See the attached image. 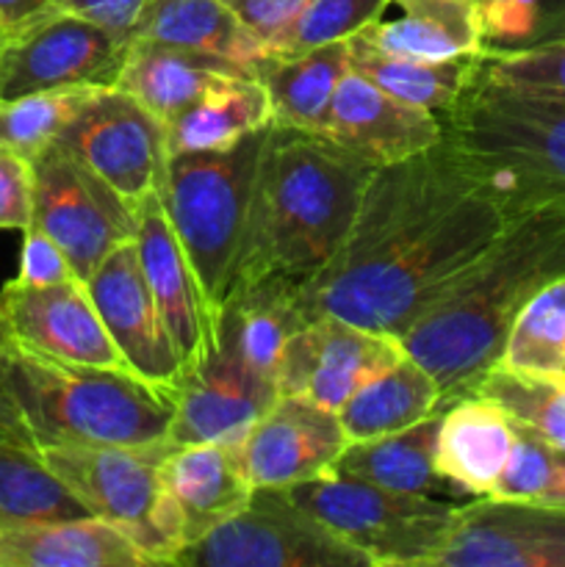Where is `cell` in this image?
<instances>
[{
	"mask_svg": "<svg viewBox=\"0 0 565 567\" xmlns=\"http://www.w3.org/2000/svg\"><path fill=\"white\" fill-rule=\"evenodd\" d=\"M9 437H17V441H33L25 421H22L20 408H17L14 399H11V393L0 391V441H9Z\"/></svg>",
	"mask_w": 565,
	"mask_h": 567,
	"instance_id": "obj_45",
	"label": "cell"
},
{
	"mask_svg": "<svg viewBox=\"0 0 565 567\" xmlns=\"http://www.w3.org/2000/svg\"><path fill=\"white\" fill-rule=\"evenodd\" d=\"M404 358L399 338L380 336L358 324L319 316L299 327L277 360L280 396H305L341 410L355 391Z\"/></svg>",
	"mask_w": 565,
	"mask_h": 567,
	"instance_id": "obj_14",
	"label": "cell"
},
{
	"mask_svg": "<svg viewBox=\"0 0 565 567\" xmlns=\"http://www.w3.org/2000/svg\"><path fill=\"white\" fill-rule=\"evenodd\" d=\"M499 363L532 374H565V275L537 288L518 310Z\"/></svg>",
	"mask_w": 565,
	"mask_h": 567,
	"instance_id": "obj_34",
	"label": "cell"
},
{
	"mask_svg": "<svg viewBox=\"0 0 565 567\" xmlns=\"http://www.w3.org/2000/svg\"><path fill=\"white\" fill-rule=\"evenodd\" d=\"M6 44V37H3V31H0V48H3Z\"/></svg>",
	"mask_w": 565,
	"mask_h": 567,
	"instance_id": "obj_48",
	"label": "cell"
},
{
	"mask_svg": "<svg viewBox=\"0 0 565 567\" xmlns=\"http://www.w3.org/2000/svg\"><path fill=\"white\" fill-rule=\"evenodd\" d=\"M86 515V507L48 468L37 443L0 441V529Z\"/></svg>",
	"mask_w": 565,
	"mask_h": 567,
	"instance_id": "obj_32",
	"label": "cell"
},
{
	"mask_svg": "<svg viewBox=\"0 0 565 567\" xmlns=\"http://www.w3.org/2000/svg\"><path fill=\"white\" fill-rule=\"evenodd\" d=\"M557 454V446L537 437L535 432L521 430L518 426L513 452H510L507 463H504L502 474H499L496 485H493L491 498H504V502H541L554 480Z\"/></svg>",
	"mask_w": 565,
	"mask_h": 567,
	"instance_id": "obj_39",
	"label": "cell"
},
{
	"mask_svg": "<svg viewBox=\"0 0 565 567\" xmlns=\"http://www.w3.org/2000/svg\"><path fill=\"white\" fill-rule=\"evenodd\" d=\"M374 172L319 133L271 125L227 299L253 288L299 297L347 241Z\"/></svg>",
	"mask_w": 565,
	"mask_h": 567,
	"instance_id": "obj_2",
	"label": "cell"
},
{
	"mask_svg": "<svg viewBox=\"0 0 565 567\" xmlns=\"http://www.w3.org/2000/svg\"><path fill=\"white\" fill-rule=\"evenodd\" d=\"M25 238H22V252H20V271L14 280L25 282V286H55L75 277L70 260L61 252L59 244L42 233L39 227H28Z\"/></svg>",
	"mask_w": 565,
	"mask_h": 567,
	"instance_id": "obj_41",
	"label": "cell"
},
{
	"mask_svg": "<svg viewBox=\"0 0 565 567\" xmlns=\"http://www.w3.org/2000/svg\"><path fill=\"white\" fill-rule=\"evenodd\" d=\"M288 496L369 557L371 567H435L460 507L430 493H399L341 474L286 487Z\"/></svg>",
	"mask_w": 565,
	"mask_h": 567,
	"instance_id": "obj_8",
	"label": "cell"
},
{
	"mask_svg": "<svg viewBox=\"0 0 565 567\" xmlns=\"http://www.w3.org/2000/svg\"><path fill=\"white\" fill-rule=\"evenodd\" d=\"M565 275V203L507 219L441 299L404 332V352L438 382L443 408L471 396L499 363L518 310Z\"/></svg>",
	"mask_w": 565,
	"mask_h": 567,
	"instance_id": "obj_3",
	"label": "cell"
},
{
	"mask_svg": "<svg viewBox=\"0 0 565 567\" xmlns=\"http://www.w3.org/2000/svg\"><path fill=\"white\" fill-rule=\"evenodd\" d=\"M435 567H565V507L476 496Z\"/></svg>",
	"mask_w": 565,
	"mask_h": 567,
	"instance_id": "obj_17",
	"label": "cell"
},
{
	"mask_svg": "<svg viewBox=\"0 0 565 567\" xmlns=\"http://www.w3.org/2000/svg\"><path fill=\"white\" fill-rule=\"evenodd\" d=\"M485 55H465V59H413V55L388 53L369 39L355 33L349 39V66L369 78L393 97L410 105L432 111L435 116H446L465 89L476 81Z\"/></svg>",
	"mask_w": 565,
	"mask_h": 567,
	"instance_id": "obj_27",
	"label": "cell"
},
{
	"mask_svg": "<svg viewBox=\"0 0 565 567\" xmlns=\"http://www.w3.org/2000/svg\"><path fill=\"white\" fill-rule=\"evenodd\" d=\"M485 55L518 53L565 39V0H482Z\"/></svg>",
	"mask_w": 565,
	"mask_h": 567,
	"instance_id": "obj_36",
	"label": "cell"
},
{
	"mask_svg": "<svg viewBox=\"0 0 565 567\" xmlns=\"http://www.w3.org/2000/svg\"><path fill=\"white\" fill-rule=\"evenodd\" d=\"M97 92L92 86H61L0 100V142L33 161L59 142Z\"/></svg>",
	"mask_w": 565,
	"mask_h": 567,
	"instance_id": "obj_35",
	"label": "cell"
},
{
	"mask_svg": "<svg viewBox=\"0 0 565 567\" xmlns=\"http://www.w3.org/2000/svg\"><path fill=\"white\" fill-rule=\"evenodd\" d=\"M504 225V210L443 136L371 175L347 241L299 305L308 321L336 316L402 338Z\"/></svg>",
	"mask_w": 565,
	"mask_h": 567,
	"instance_id": "obj_1",
	"label": "cell"
},
{
	"mask_svg": "<svg viewBox=\"0 0 565 567\" xmlns=\"http://www.w3.org/2000/svg\"><path fill=\"white\" fill-rule=\"evenodd\" d=\"M33 227L48 233L81 282L114 249L136 238V205L89 169L83 161L50 144L33 158Z\"/></svg>",
	"mask_w": 565,
	"mask_h": 567,
	"instance_id": "obj_10",
	"label": "cell"
},
{
	"mask_svg": "<svg viewBox=\"0 0 565 567\" xmlns=\"http://www.w3.org/2000/svg\"><path fill=\"white\" fill-rule=\"evenodd\" d=\"M441 410L443 399L438 382L424 365H419L404 352V358L397 360L391 369L355 391L338 410V419L349 443H355L410 430Z\"/></svg>",
	"mask_w": 565,
	"mask_h": 567,
	"instance_id": "obj_29",
	"label": "cell"
},
{
	"mask_svg": "<svg viewBox=\"0 0 565 567\" xmlns=\"http://www.w3.org/2000/svg\"><path fill=\"white\" fill-rule=\"evenodd\" d=\"M438 424L441 413L393 435L349 443L330 474L352 476L399 493H432L441 485L435 471Z\"/></svg>",
	"mask_w": 565,
	"mask_h": 567,
	"instance_id": "obj_31",
	"label": "cell"
},
{
	"mask_svg": "<svg viewBox=\"0 0 565 567\" xmlns=\"http://www.w3.org/2000/svg\"><path fill=\"white\" fill-rule=\"evenodd\" d=\"M347 72L349 39L277 61L260 78L271 100V125L321 136L338 83Z\"/></svg>",
	"mask_w": 565,
	"mask_h": 567,
	"instance_id": "obj_30",
	"label": "cell"
},
{
	"mask_svg": "<svg viewBox=\"0 0 565 567\" xmlns=\"http://www.w3.org/2000/svg\"><path fill=\"white\" fill-rule=\"evenodd\" d=\"M474 393L499 404L521 430L565 452V374H532L496 363Z\"/></svg>",
	"mask_w": 565,
	"mask_h": 567,
	"instance_id": "obj_33",
	"label": "cell"
},
{
	"mask_svg": "<svg viewBox=\"0 0 565 567\" xmlns=\"http://www.w3.org/2000/svg\"><path fill=\"white\" fill-rule=\"evenodd\" d=\"M136 214L138 227L133 241H136L138 264L188 374L203 360H208L219 343V310L205 293L188 255L183 252L158 194H150Z\"/></svg>",
	"mask_w": 565,
	"mask_h": 567,
	"instance_id": "obj_16",
	"label": "cell"
},
{
	"mask_svg": "<svg viewBox=\"0 0 565 567\" xmlns=\"http://www.w3.org/2000/svg\"><path fill=\"white\" fill-rule=\"evenodd\" d=\"M147 557L105 520L72 518L0 529V567H150Z\"/></svg>",
	"mask_w": 565,
	"mask_h": 567,
	"instance_id": "obj_25",
	"label": "cell"
},
{
	"mask_svg": "<svg viewBox=\"0 0 565 567\" xmlns=\"http://www.w3.org/2000/svg\"><path fill=\"white\" fill-rule=\"evenodd\" d=\"M177 567H371L369 557L299 507L286 487H255L242 513L183 548Z\"/></svg>",
	"mask_w": 565,
	"mask_h": 567,
	"instance_id": "obj_9",
	"label": "cell"
},
{
	"mask_svg": "<svg viewBox=\"0 0 565 567\" xmlns=\"http://www.w3.org/2000/svg\"><path fill=\"white\" fill-rule=\"evenodd\" d=\"M9 352L6 391L39 446H153L166 443L175 391L131 369L70 365Z\"/></svg>",
	"mask_w": 565,
	"mask_h": 567,
	"instance_id": "obj_5",
	"label": "cell"
},
{
	"mask_svg": "<svg viewBox=\"0 0 565 567\" xmlns=\"http://www.w3.org/2000/svg\"><path fill=\"white\" fill-rule=\"evenodd\" d=\"M86 288L127 369L153 385L177 391L186 369L144 280L136 241L114 249L89 277Z\"/></svg>",
	"mask_w": 565,
	"mask_h": 567,
	"instance_id": "obj_18",
	"label": "cell"
},
{
	"mask_svg": "<svg viewBox=\"0 0 565 567\" xmlns=\"http://www.w3.org/2000/svg\"><path fill=\"white\" fill-rule=\"evenodd\" d=\"M55 144L136 208L161 192L172 158L166 122L120 86L100 89Z\"/></svg>",
	"mask_w": 565,
	"mask_h": 567,
	"instance_id": "obj_11",
	"label": "cell"
},
{
	"mask_svg": "<svg viewBox=\"0 0 565 567\" xmlns=\"http://www.w3.org/2000/svg\"><path fill=\"white\" fill-rule=\"evenodd\" d=\"M360 37L388 53L413 59L485 55L476 0H388L382 14Z\"/></svg>",
	"mask_w": 565,
	"mask_h": 567,
	"instance_id": "obj_24",
	"label": "cell"
},
{
	"mask_svg": "<svg viewBox=\"0 0 565 567\" xmlns=\"http://www.w3.org/2000/svg\"><path fill=\"white\" fill-rule=\"evenodd\" d=\"M225 75H253L244 66L219 55L170 48L158 42H131V55L122 70L120 89L142 100L153 114L170 125L205 89Z\"/></svg>",
	"mask_w": 565,
	"mask_h": 567,
	"instance_id": "obj_26",
	"label": "cell"
},
{
	"mask_svg": "<svg viewBox=\"0 0 565 567\" xmlns=\"http://www.w3.org/2000/svg\"><path fill=\"white\" fill-rule=\"evenodd\" d=\"M0 336L9 349L70 365L127 369L111 341L86 282L78 277L55 286L11 280L0 291Z\"/></svg>",
	"mask_w": 565,
	"mask_h": 567,
	"instance_id": "obj_13",
	"label": "cell"
},
{
	"mask_svg": "<svg viewBox=\"0 0 565 567\" xmlns=\"http://www.w3.org/2000/svg\"><path fill=\"white\" fill-rule=\"evenodd\" d=\"M349 446L336 410L305 396H277L238 443L255 487H294L330 474Z\"/></svg>",
	"mask_w": 565,
	"mask_h": 567,
	"instance_id": "obj_19",
	"label": "cell"
},
{
	"mask_svg": "<svg viewBox=\"0 0 565 567\" xmlns=\"http://www.w3.org/2000/svg\"><path fill=\"white\" fill-rule=\"evenodd\" d=\"M518 426L485 396L458 399L441 410L435 443V471L441 482L471 496H491Z\"/></svg>",
	"mask_w": 565,
	"mask_h": 567,
	"instance_id": "obj_23",
	"label": "cell"
},
{
	"mask_svg": "<svg viewBox=\"0 0 565 567\" xmlns=\"http://www.w3.org/2000/svg\"><path fill=\"white\" fill-rule=\"evenodd\" d=\"M277 396V382L255 369L230 336L219 330V343L210 358L188 371L175 391V415L166 443L172 449L194 443L238 446Z\"/></svg>",
	"mask_w": 565,
	"mask_h": 567,
	"instance_id": "obj_15",
	"label": "cell"
},
{
	"mask_svg": "<svg viewBox=\"0 0 565 567\" xmlns=\"http://www.w3.org/2000/svg\"><path fill=\"white\" fill-rule=\"evenodd\" d=\"M55 11H61L59 0H0V31L9 42Z\"/></svg>",
	"mask_w": 565,
	"mask_h": 567,
	"instance_id": "obj_44",
	"label": "cell"
},
{
	"mask_svg": "<svg viewBox=\"0 0 565 567\" xmlns=\"http://www.w3.org/2000/svg\"><path fill=\"white\" fill-rule=\"evenodd\" d=\"M48 468L92 518L120 529L153 565L186 548L183 524L164 482L170 443L153 446H39Z\"/></svg>",
	"mask_w": 565,
	"mask_h": 567,
	"instance_id": "obj_7",
	"label": "cell"
},
{
	"mask_svg": "<svg viewBox=\"0 0 565 567\" xmlns=\"http://www.w3.org/2000/svg\"><path fill=\"white\" fill-rule=\"evenodd\" d=\"M321 136L380 169L435 147L443 138V120L393 97L349 66Z\"/></svg>",
	"mask_w": 565,
	"mask_h": 567,
	"instance_id": "obj_20",
	"label": "cell"
},
{
	"mask_svg": "<svg viewBox=\"0 0 565 567\" xmlns=\"http://www.w3.org/2000/svg\"><path fill=\"white\" fill-rule=\"evenodd\" d=\"M164 482L181 515L186 548L242 513L255 493L238 446L230 443L170 446Z\"/></svg>",
	"mask_w": 565,
	"mask_h": 567,
	"instance_id": "obj_21",
	"label": "cell"
},
{
	"mask_svg": "<svg viewBox=\"0 0 565 567\" xmlns=\"http://www.w3.org/2000/svg\"><path fill=\"white\" fill-rule=\"evenodd\" d=\"M33 221V161L0 142V230H28Z\"/></svg>",
	"mask_w": 565,
	"mask_h": 567,
	"instance_id": "obj_40",
	"label": "cell"
},
{
	"mask_svg": "<svg viewBox=\"0 0 565 567\" xmlns=\"http://www.w3.org/2000/svg\"><path fill=\"white\" fill-rule=\"evenodd\" d=\"M388 0H308L275 48V59H294L332 42H347L382 14Z\"/></svg>",
	"mask_w": 565,
	"mask_h": 567,
	"instance_id": "obj_37",
	"label": "cell"
},
{
	"mask_svg": "<svg viewBox=\"0 0 565 567\" xmlns=\"http://www.w3.org/2000/svg\"><path fill=\"white\" fill-rule=\"evenodd\" d=\"M482 75L524 92L565 97V39L518 50V53L485 55Z\"/></svg>",
	"mask_w": 565,
	"mask_h": 567,
	"instance_id": "obj_38",
	"label": "cell"
},
{
	"mask_svg": "<svg viewBox=\"0 0 565 567\" xmlns=\"http://www.w3.org/2000/svg\"><path fill=\"white\" fill-rule=\"evenodd\" d=\"M127 55V37L55 11L0 48V100L61 86H120Z\"/></svg>",
	"mask_w": 565,
	"mask_h": 567,
	"instance_id": "obj_12",
	"label": "cell"
},
{
	"mask_svg": "<svg viewBox=\"0 0 565 567\" xmlns=\"http://www.w3.org/2000/svg\"><path fill=\"white\" fill-rule=\"evenodd\" d=\"M269 127L225 150L172 153L158 192L172 230L216 310H222L230 291Z\"/></svg>",
	"mask_w": 565,
	"mask_h": 567,
	"instance_id": "obj_6",
	"label": "cell"
},
{
	"mask_svg": "<svg viewBox=\"0 0 565 567\" xmlns=\"http://www.w3.org/2000/svg\"><path fill=\"white\" fill-rule=\"evenodd\" d=\"M6 371H9V352H6L3 336H0V391H6Z\"/></svg>",
	"mask_w": 565,
	"mask_h": 567,
	"instance_id": "obj_47",
	"label": "cell"
},
{
	"mask_svg": "<svg viewBox=\"0 0 565 567\" xmlns=\"http://www.w3.org/2000/svg\"><path fill=\"white\" fill-rule=\"evenodd\" d=\"M127 39L219 55L255 78H264L277 64L264 39L249 31L222 0H155L144 9Z\"/></svg>",
	"mask_w": 565,
	"mask_h": 567,
	"instance_id": "obj_22",
	"label": "cell"
},
{
	"mask_svg": "<svg viewBox=\"0 0 565 567\" xmlns=\"http://www.w3.org/2000/svg\"><path fill=\"white\" fill-rule=\"evenodd\" d=\"M482 3V0H476V6H480Z\"/></svg>",
	"mask_w": 565,
	"mask_h": 567,
	"instance_id": "obj_49",
	"label": "cell"
},
{
	"mask_svg": "<svg viewBox=\"0 0 565 567\" xmlns=\"http://www.w3.org/2000/svg\"><path fill=\"white\" fill-rule=\"evenodd\" d=\"M541 504H554V507H565V452L559 449L557 454V468H554V480L548 485L546 496L541 498Z\"/></svg>",
	"mask_w": 565,
	"mask_h": 567,
	"instance_id": "obj_46",
	"label": "cell"
},
{
	"mask_svg": "<svg viewBox=\"0 0 565 567\" xmlns=\"http://www.w3.org/2000/svg\"><path fill=\"white\" fill-rule=\"evenodd\" d=\"M150 3H155V0H59V9L86 17L97 25H105L127 37Z\"/></svg>",
	"mask_w": 565,
	"mask_h": 567,
	"instance_id": "obj_43",
	"label": "cell"
},
{
	"mask_svg": "<svg viewBox=\"0 0 565 567\" xmlns=\"http://www.w3.org/2000/svg\"><path fill=\"white\" fill-rule=\"evenodd\" d=\"M222 3L230 6L238 14V20L249 31L258 33L266 42V48L271 50V55H275L277 42L288 31V25L297 20V14L308 0H222Z\"/></svg>",
	"mask_w": 565,
	"mask_h": 567,
	"instance_id": "obj_42",
	"label": "cell"
},
{
	"mask_svg": "<svg viewBox=\"0 0 565 567\" xmlns=\"http://www.w3.org/2000/svg\"><path fill=\"white\" fill-rule=\"evenodd\" d=\"M443 136L507 219L565 203V97L476 75L443 116Z\"/></svg>",
	"mask_w": 565,
	"mask_h": 567,
	"instance_id": "obj_4",
	"label": "cell"
},
{
	"mask_svg": "<svg viewBox=\"0 0 565 567\" xmlns=\"http://www.w3.org/2000/svg\"><path fill=\"white\" fill-rule=\"evenodd\" d=\"M271 125L266 83L255 75H225L210 83L170 122L172 153L225 150Z\"/></svg>",
	"mask_w": 565,
	"mask_h": 567,
	"instance_id": "obj_28",
	"label": "cell"
}]
</instances>
